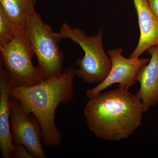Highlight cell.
<instances>
[{"label": "cell", "mask_w": 158, "mask_h": 158, "mask_svg": "<svg viewBox=\"0 0 158 158\" xmlns=\"http://www.w3.org/2000/svg\"><path fill=\"white\" fill-rule=\"evenodd\" d=\"M149 62L139 69L135 77L140 88L135 95L142 102L144 113L158 103V45L148 48Z\"/></svg>", "instance_id": "cell-8"}, {"label": "cell", "mask_w": 158, "mask_h": 158, "mask_svg": "<svg viewBox=\"0 0 158 158\" xmlns=\"http://www.w3.org/2000/svg\"><path fill=\"white\" fill-rule=\"evenodd\" d=\"M63 39H69L79 44L85 53L75 64L79 69L74 68L75 76L88 84H100L106 78L112 67V62L103 46V31L102 29L95 35L88 36L79 28H72L64 23L59 32Z\"/></svg>", "instance_id": "cell-3"}, {"label": "cell", "mask_w": 158, "mask_h": 158, "mask_svg": "<svg viewBox=\"0 0 158 158\" xmlns=\"http://www.w3.org/2000/svg\"><path fill=\"white\" fill-rule=\"evenodd\" d=\"M150 9L158 19V0H148Z\"/></svg>", "instance_id": "cell-14"}, {"label": "cell", "mask_w": 158, "mask_h": 158, "mask_svg": "<svg viewBox=\"0 0 158 158\" xmlns=\"http://www.w3.org/2000/svg\"><path fill=\"white\" fill-rule=\"evenodd\" d=\"M140 28L138 45L129 58H139L151 47L158 45V19L152 11L148 0H133Z\"/></svg>", "instance_id": "cell-9"}, {"label": "cell", "mask_w": 158, "mask_h": 158, "mask_svg": "<svg viewBox=\"0 0 158 158\" xmlns=\"http://www.w3.org/2000/svg\"><path fill=\"white\" fill-rule=\"evenodd\" d=\"M14 145V149L11 153V158H34L24 146L19 144Z\"/></svg>", "instance_id": "cell-13"}, {"label": "cell", "mask_w": 158, "mask_h": 158, "mask_svg": "<svg viewBox=\"0 0 158 158\" xmlns=\"http://www.w3.org/2000/svg\"><path fill=\"white\" fill-rule=\"evenodd\" d=\"M75 76L74 68L69 67L37 85L11 88V96L19 102L24 113L34 114L39 121L46 147H58L62 142V133L56 124V110L60 104L73 101Z\"/></svg>", "instance_id": "cell-2"}, {"label": "cell", "mask_w": 158, "mask_h": 158, "mask_svg": "<svg viewBox=\"0 0 158 158\" xmlns=\"http://www.w3.org/2000/svg\"><path fill=\"white\" fill-rule=\"evenodd\" d=\"M1 62L8 73L12 87L37 85L44 78L38 67L33 64L34 54L23 27H19L14 38L0 48Z\"/></svg>", "instance_id": "cell-5"}, {"label": "cell", "mask_w": 158, "mask_h": 158, "mask_svg": "<svg viewBox=\"0 0 158 158\" xmlns=\"http://www.w3.org/2000/svg\"><path fill=\"white\" fill-rule=\"evenodd\" d=\"M144 113L142 102L135 94L119 88L89 99L84 111L90 131L109 141L132 135L141 126Z\"/></svg>", "instance_id": "cell-1"}, {"label": "cell", "mask_w": 158, "mask_h": 158, "mask_svg": "<svg viewBox=\"0 0 158 158\" xmlns=\"http://www.w3.org/2000/svg\"><path fill=\"white\" fill-rule=\"evenodd\" d=\"M37 1L0 0V6L16 25L24 27L28 18L36 11L35 6Z\"/></svg>", "instance_id": "cell-11"}, {"label": "cell", "mask_w": 158, "mask_h": 158, "mask_svg": "<svg viewBox=\"0 0 158 158\" xmlns=\"http://www.w3.org/2000/svg\"><path fill=\"white\" fill-rule=\"evenodd\" d=\"M24 28L37 56V67L44 80L62 73L64 55L59 46L62 39L59 33L54 32L36 11L28 18Z\"/></svg>", "instance_id": "cell-4"}, {"label": "cell", "mask_w": 158, "mask_h": 158, "mask_svg": "<svg viewBox=\"0 0 158 158\" xmlns=\"http://www.w3.org/2000/svg\"><path fill=\"white\" fill-rule=\"evenodd\" d=\"M19 27L10 19L0 6V48L5 46L12 40Z\"/></svg>", "instance_id": "cell-12"}, {"label": "cell", "mask_w": 158, "mask_h": 158, "mask_svg": "<svg viewBox=\"0 0 158 158\" xmlns=\"http://www.w3.org/2000/svg\"><path fill=\"white\" fill-rule=\"evenodd\" d=\"M121 48L112 49L107 52L112 62L109 74L102 83L86 91V96L92 98L111 85L118 84V88L128 90L136 83L135 77L139 69L149 62L148 58H129L123 55Z\"/></svg>", "instance_id": "cell-7"}, {"label": "cell", "mask_w": 158, "mask_h": 158, "mask_svg": "<svg viewBox=\"0 0 158 158\" xmlns=\"http://www.w3.org/2000/svg\"><path fill=\"white\" fill-rule=\"evenodd\" d=\"M12 85L6 69L0 65V149L3 158H11L14 144L10 131V97Z\"/></svg>", "instance_id": "cell-10"}, {"label": "cell", "mask_w": 158, "mask_h": 158, "mask_svg": "<svg viewBox=\"0 0 158 158\" xmlns=\"http://www.w3.org/2000/svg\"><path fill=\"white\" fill-rule=\"evenodd\" d=\"M10 122L14 144L23 145L34 158H47L41 143L42 128L34 114L24 113L19 102L10 97Z\"/></svg>", "instance_id": "cell-6"}]
</instances>
